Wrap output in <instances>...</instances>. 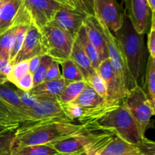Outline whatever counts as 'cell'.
Instances as JSON below:
<instances>
[{"label":"cell","mask_w":155,"mask_h":155,"mask_svg":"<svg viewBox=\"0 0 155 155\" xmlns=\"http://www.w3.org/2000/svg\"><path fill=\"white\" fill-rule=\"evenodd\" d=\"M78 122L80 124L95 126L101 130L112 132L133 145H139L146 138L141 137L133 117L122 101L86 110Z\"/></svg>","instance_id":"6da1fadb"},{"label":"cell","mask_w":155,"mask_h":155,"mask_svg":"<svg viewBox=\"0 0 155 155\" xmlns=\"http://www.w3.org/2000/svg\"><path fill=\"white\" fill-rule=\"evenodd\" d=\"M85 127L64 118H52L24 124L17 128L12 148L27 145H48L78 133Z\"/></svg>","instance_id":"7a4b0ae2"},{"label":"cell","mask_w":155,"mask_h":155,"mask_svg":"<svg viewBox=\"0 0 155 155\" xmlns=\"http://www.w3.org/2000/svg\"><path fill=\"white\" fill-rule=\"evenodd\" d=\"M114 36L119 42L132 76L138 86H141L149 57L145 36L134 30L128 18H125L121 28L114 33Z\"/></svg>","instance_id":"3957f363"},{"label":"cell","mask_w":155,"mask_h":155,"mask_svg":"<svg viewBox=\"0 0 155 155\" xmlns=\"http://www.w3.org/2000/svg\"><path fill=\"white\" fill-rule=\"evenodd\" d=\"M37 98L38 102L30 109L14 106L0 107V125L18 128L21 125L44 120L52 118L68 119L58 101Z\"/></svg>","instance_id":"277c9868"},{"label":"cell","mask_w":155,"mask_h":155,"mask_svg":"<svg viewBox=\"0 0 155 155\" xmlns=\"http://www.w3.org/2000/svg\"><path fill=\"white\" fill-rule=\"evenodd\" d=\"M39 31L44 55H48L58 63L70 59L75 40L67 32L53 21Z\"/></svg>","instance_id":"5b68a950"},{"label":"cell","mask_w":155,"mask_h":155,"mask_svg":"<svg viewBox=\"0 0 155 155\" xmlns=\"http://www.w3.org/2000/svg\"><path fill=\"white\" fill-rule=\"evenodd\" d=\"M97 21L105 39L109 60L114 69L121 87L127 92V95L129 91L138 86L137 83L135 81L134 78L129 70L125 56L120 46L119 42H117L113 33L106 27V26L101 21H98V19Z\"/></svg>","instance_id":"8992f818"},{"label":"cell","mask_w":155,"mask_h":155,"mask_svg":"<svg viewBox=\"0 0 155 155\" xmlns=\"http://www.w3.org/2000/svg\"><path fill=\"white\" fill-rule=\"evenodd\" d=\"M122 101L133 117L141 137L145 138L146 130L154 115V107L149 102L142 88L136 86L132 89Z\"/></svg>","instance_id":"52a82bcc"},{"label":"cell","mask_w":155,"mask_h":155,"mask_svg":"<svg viewBox=\"0 0 155 155\" xmlns=\"http://www.w3.org/2000/svg\"><path fill=\"white\" fill-rule=\"evenodd\" d=\"M104 130L95 126L85 125V127L78 133L61 139L48 144L58 154L72 155L84 151L91 142H93Z\"/></svg>","instance_id":"ba28073f"},{"label":"cell","mask_w":155,"mask_h":155,"mask_svg":"<svg viewBox=\"0 0 155 155\" xmlns=\"http://www.w3.org/2000/svg\"><path fill=\"white\" fill-rule=\"evenodd\" d=\"M93 15L112 33L121 28L125 15L117 0H92Z\"/></svg>","instance_id":"9c48e42d"},{"label":"cell","mask_w":155,"mask_h":155,"mask_svg":"<svg viewBox=\"0 0 155 155\" xmlns=\"http://www.w3.org/2000/svg\"><path fill=\"white\" fill-rule=\"evenodd\" d=\"M22 5L39 30L52 22L61 5L54 0H22Z\"/></svg>","instance_id":"30bf717a"},{"label":"cell","mask_w":155,"mask_h":155,"mask_svg":"<svg viewBox=\"0 0 155 155\" xmlns=\"http://www.w3.org/2000/svg\"><path fill=\"white\" fill-rule=\"evenodd\" d=\"M127 17L134 30L145 35L150 30L152 13L147 0H124Z\"/></svg>","instance_id":"8fae6325"},{"label":"cell","mask_w":155,"mask_h":155,"mask_svg":"<svg viewBox=\"0 0 155 155\" xmlns=\"http://www.w3.org/2000/svg\"><path fill=\"white\" fill-rule=\"evenodd\" d=\"M88 14L81 7L71 9L61 6L56 14L53 22L75 40Z\"/></svg>","instance_id":"7c38bea8"},{"label":"cell","mask_w":155,"mask_h":155,"mask_svg":"<svg viewBox=\"0 0 155 155\" xmlns=\"http://www.w3.org/2000/svg\"><path fill=\"white\" fill-rule=\"evenodd\" d=\"M96 71L103 80L107 89V104H113L122 101L127 95V92L121 87L108 58L101 61Z\"/></svg>","instance_id":"4fadbf2b"},{"label":"cell","mask_w":155,"mask_h":155,"mask_svg":"<svg viewBox=\"0 0 155 155\" xmlns=\"http://www.w3.org/2000/svg\"><path fill=\"white\" fill-rule=\"evenodd\" d=\"M42 55H44V51L40 31L33 24H31L26 33L21 49L13 61L10 64L13 66L15 64L20 63L24 61H28L36 56Z\"/></svg>","instance_id":"5bb4252c"},{"label":"cell","mask_w":155,"mask_h":155,"mask_svg":"<svg viewBox=\"0 0 155 155\" xmlns=\"http://www.w3.org/2000/svg\"><path fill=\"white\" fill-rule=\"evenodd\" d=\"M83 27L86 32L89 40L95 46L100 60L103 61L108 58L107 45L102 31L100 29L98 21L93 14L89 13L85 18Z\"/></svg>","instance_id":"9a60e30c"},{"label":"cell","mask_w":155,"mask_h":155,"mask_svg":"<svg viewBox=\"0 0 155 155\" xmlns=\"http://www.w3.org/2000/svg\"><path fill=\"white\" fill-rule=\"evenodd\" d=\"M67 83L63 78L51 81H43L33 86L30 93L36 98L58 101V98Z\"/></svg>","instance_id":"2e32d148"},{"label":"cell","mask_w":155,"mask_h":155,"mask_svg":"<svg viewBox=\"0 0 155 155\" xmlns=\"http://www.w3.org/2000/svg\"><path fill=\"white\" fill-rule=\"evenodd\" d=\"M73 103L88 110L98 108L107 104L105 100L96 93L87 83L80 95L73 101Z\"/></svg>","instance_id":"e0dca14e"},{"label":"cell","mask_w":155,"mask_h":155,"mask_svg":"<svg viewBox=\"0 0 155 155\" xmlns=\"http://www.w3.org/2000/svg\"><path fill=\"white\" fill-rule=\"evenodd\" d=\"M22 0H6L0 11V34L13 26Z\"/></svg>","instance_id":"ac0fdd59"},{"label":"cell","mask_w":155,"mask_h":155,"mask_svg":"<svg viewBox=\"0 0 155 155\" xmlns=\"http://www.w3.org/2000/svg\"><path fill=\"white\" fill-rule=\"evenodd\" d=\"M70 59L72 60L74 64L77 65L83 75L85 82L96 71V70L92 66L90 60L86 54V53L83 51V50L76 42H74Z\"/></svg>","instance_id":"d6986e66"},{"label":"cell","mask_w":155,"mask_h":155,"mask_svg":"<svg viewBox=\"0 0 155 155\" xmlns=\"http://www.w3.org/2000/svg\"><path fill=\"white\" fill-rule=\"evenodd\" d=\"M145 80L142 86V89L146 95L147 98L152 105L155 107V58L149 55L145 69Z\"/></svg>","instance_id":"ffe728a7"},{"label":"cell","mask_w":155,"mask_h":155,"mask_svg":"<svg viewBox=\"0 0 155 155\" xmlns=\"http://www.w3.org/2000/svg\"><path fill=\"white\" fill-rule=\"evenodd\" d=\"M75 42L80 45V48L86 53V54L90 60L93 68L96 70L99 64L101 63V60H100L99 55H98L95 46L89 40L83 25L77 34Z\"/></svg>","instance_id":"44dd1931"},{"label":"cell","mask_w":155,"mask_h":155,"mask_svg":"<svg viewBox=\"0 0 155 155\" xmlns=\"http://www.w3.org/2000/svg\"><path fill=\"white\" fill-rule=\"evenodd\" d=\"M58 154L52 147L48 145H27L12 148L11 155H55Z\"/></svg>","instance_id":"7402d4cb"},{"label":"cell","mask_w":155,"mask_h":155,"mask_svg":"<svg viewBox=\"0 0 155 155\" xmlns=\"http://www.w3.org/2000/svg\"><path fill=\"white\" fill-rule=\"evenodd\" d=\"M59 64L61 66V77L65 80L67 84L84 80L81 72L72 60L68 59V60L63 61L60 62Z\"/></svg>","instance_id":"603a6c76"},{"label":"cell","mask_w":155,"mask_h":155,"mask_svg":"<svg viewBox=\"0 0 155 155\" xmlns=\"http://www.w3.org/2000/svg\"><path fill=\"white\" fill-rule=\"evenodd\" d=\"M86 83L83 81L74 82L66 85L58 98V101L62 104L71 103L80 95L84 89Z\"/></svg>","instance_id":"cb8c5ba5"},{"label":"cell","mask_w":155,"mask_h":155,"mask_svg":"<svg viewBox=\"0 0 155 155\" xmlns=\"http://www.w3.org/2000/svg\"><path fill=\"white\" fill-rule=\"evenodd\" d=\"M30 24H27V23H19V24H15L16 26V30H15L13 42H12L10 51V56H9V62L10 63L13 61V60L18 54V51L21 49V45L24 42V38H25L26 33H27V31Z\"/></svg>","instance_id":"d4e9b609"},{"label":"cell","mask_w":155,"mask_h":155,"mask_svg":"<svg viewBox=\"0 0 155 155\" xmlns=\"http://www.w3.org/2000/svg\"><path fill=\"white\" fill-rule=\"evenodd\" d=\"M3 106L23 107L18 94L15 92V89H13L6 83L0 85V107Z\"/></svg>","instance_id":"484cf974"},{"label":"cell","mask_w":155,"mask_h":155,"mask_svg":"<svg viewBox=\"0 0 155 155\" xmlns=\"http://www.w3.org/2000/svg\"><path fill=\"white\" fill-rule=\"evenodd\" d=\"M15 30L16 26L14 25L5 32L0 34V57L8 61Z\"/></svg>","instance_id":"4316f807"},{"label":"cell","mask_w":155,"mask_h":155,"mask_svg":"<svg viewBox=\"0 0 155 155\" xmlns=\"http://www.w3.org/2000/svg\"><path fill=\"white\" fill-rule=\"evenodd\" d=\"M29 73L28 61H24L13 65L8 75V82L15 84L17 81Z\"/></svg>","instance_id":"83f0119b"},{"label":"cell","mask_w":155,"mask_h":155,"mask_svg":"<svg viewBox=\"0 0 155 155\" xmlns=\"http://www.w3.org/2000/svg\"><path fill=\"white\" fill-rule=\"evenodd\" d=\"M53 61L54 60L51 57L46 55V54L41 56V62L39 68L34 74H32L33 80V86H36V85L39 84L44 81L47 71L53 62Z\"/></svg>","instance_id":"f1b7e54d"},{"label":"cell","mask_w":155,"mask_h":155,"mask_svg":"<svg viewBox=\"0 0 155 155\" xmlns=\"http://www.w3.org/2000/svg\"><path fill=\"white\" fill-rule=\"evenodd\" d=\"M86 83L89 86H90L92 87V89L93 90H95V92L96 93H98L101 98H104L106 101V102H107V89H106V86L104 81H103L101 77L99 76V74L97 73V71H95L92 76H90L86 80Z\"/></svg>","instance_id":"f546056e"},{"label":"cell","mask_w":155,"mask_h":155,"mask_svg":"<svg viewBox=\"0 0 155 155\" xmlns=\"http://www.w3.org/2000/svg\"><path fill=\"white\" fill-rule=\"evenodd\" d=\"M17 129L0 134V154H9L15 140Z\"/></svg>","instance_id":"4dcf8cb0"},{"label":"cell","mask_w":155,"mask_h":155,"mask_svg":"<svg viewBox=\"0 0 155 155\" xmlns=\"http://www.w3.org/2000/svg\"><path fill=\"white\" fill-rule=\"evenodd\" d=\"M15 92L18 94L21 105L24 108H32L38 102V98L32 95L29 92H25V91H22L18 89H15Z\"/></svg>","instance_id":"1f68e13d"},{"label":"cell","mask_w":155,"mask_h":155,"mask_svg":"<svg viewBox=\"0 0 155 155\" xmlns=\"http://www.w3.org/2000/svg\"><path fill=\"white\" fill-rule=\"evenodd\" d=\"M155 12H153L151 16V24L148 36V54L151 57L155 58Z\"/></svg>","instance_id":"d6a6232c"},{"label":"cell","mask_w":155,"mask_h":155,"mask_svg":"<svg viewBox=\"0 0 155 155\" xmlns=\"http://www.w3.org/2000/svg\"><path fill=\"white\" fill-rule=\"evenodd\" d=\"M61 78H62V77L61 72L60 71V64L56 61H53L47 71L44 81H51V80H59Z\"/></svg>","instance_id":"836d02e7"},{"label":"cell","mask_w":155,"mask_h":155,"mask_svg":"<svg viewBox=\"0 0 155 155\" xmlns=\"http://www.w3.org/2000/svg\"><path fill=\"white\" fill-rule=\"evenodd\" d=\"M14 85L16 86L17 89L25 91V92H30L34 86H33V75L30 73H28L24 77L17 81Z\"/></svg>","instance_id":"e575fe53"},{"label":"cell","mask_w":155,"mask_h":155,"mask_svg":"<svg viewBox=\"0 0 155 155\" xmlns=\"http://www.w3.org/2000/svg\"><path fill=\"white\" fill-rule=\"evenodd\" d=\"M12 66L10 62L0 57V85L8 83V75Z\"/></svg>","instance_id":"d590c367"},{"label":"cell","mask_w":155,"mask_h":155,"mask_svg":"<svg viewBox=\"0 0 155 155\" xmlns=\"http://www.w3.org/2000/svg\"><path fill=\"white\" fill-rule=\"evenodd\" d=\"M41 62V56H36L28 60L29 73L33 74L39 68Z\"/></svg>","instance_id":"8d00e7d4"},{"label":"cell","mask_w":155,"mask_h":155,"mask_svg":"<svg viewBox=\"0 0 155 155\" xmlns=\"http://www.w3.org/2000/svg\"><path fill=\"white\" fill-rule=\"evenodd\" d=\"M54 1L57 2L64 7L71 9H76L77 8L80 7L79 0H54Z\"/></svg>","instance_id":"74e56055"},{"label":"cell","mask_w":155,"mask_h":155,"mask_svg":"<svg viewBox=\"0 0 155 155\" xmlns=\"http://www.w3.org/2000/svg\"><path fill=\"white\" fill-rule=\"evenodd\" d=\"M14 129H17V128L16 127H7V126L0 125V134H1V133H5V132L8 131V130H14Z\"/></svg>","instance_id":"f35d334b"},{"label":"cell","mask_w":155,"mask_h":155,"mask_svg":"<svg viewBox=\"0 0 155 155\" xmlns=\"http://www.w3.org/2000/svg\"><path fill=\"white\" fill-rule=\"evenodd\" d=\"M151 12H155V0H147Z\"/></svg>","instance_id":"ab89813d"},{"label":"cell","mask_w":155,"mask_h":155,"mask_svg":"<svg viewBox=\"0 0 155 155\" xmlns=\"http://www.w3.org/2000/svg\"><path fill=\"white\" fill-rule=\"evenodd\" d=\"M72 155H87V154H86V151L84 150V151H80V152H78V153H77V154H74Z\"/></svg>","instance_id":"60d3db41"},{"label":"cell","mask_w":155,"mask_h":155,"mask_svg":"<svg viewBox=\"0 0 155 155\" xmlns=\"http://www.w3.org/2000/svg\"><path fill=\"white\" fill-rule=\"evenodd\" d=\"M5 1H6V0H1V1H0V11H1L2 7L3 4H4V3L5 2Z\"/></svg>","instance_id":"b9f144b4"},{"label":"cell","mask_w":155,"mask_h":155,"mask_svg":"<svg viewBox=\"0 0 155 155\" xmlns=\"http://www.w3.org/2000/svg\"><path fill=\"white\" fill-rule=\"evenodd\" d=\"M0 155H11L10 153L9 154H0Z\"/></svg>","instance_id":"7bdbcfd3"},{"label":"cell","mask_w":155,"mask_h":155,"mask_svg":"<svg viewBox=\"0 0 155 155\" xmlns=\"http://www.w3.org/2000/svg\"><path fill=\"white\" fill-rule=\"evenodd\" d=\"M55 155H64V154H55Z\"/></svg>","instance_id":"ee69618b"},{"label":"cell","mask_w":155,"mask_h":155,"mask_svg":"<svg viewBox=\"0 0 155 155\" xmlns=\"http://www.w3.org/2000/svg\"><path fill=\"white\" fill-rule=\"evenodd\" d=\"M0 1H1V0H0Z\"/></svg>","instance_id":"f6af8a7d"}]
</instances>
